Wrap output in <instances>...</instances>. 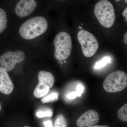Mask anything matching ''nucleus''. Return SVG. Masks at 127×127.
Here are the masks:
<instances>
[{"label":"nucleus","instance_id":"nucleus-13","mask_svg":"<svg viewBox=\"0 0 127 127\" xmlns=\"http://www.w3.org/2000/svg\"><path fill=\"white\" fill-rule=\"evenodd\" d=\"M119 119L124 122L127 121V104L126 103L119 109L117 113Z\"/></svg>","mask_w":127,"mask_h":127},{"label":"nucleus","instance_id":"nucleus-8","mask_svg":"<svg viewBox=\"0 0 127 127\" xmlns=\"http://www.w3.org/2000/svg\"><path fill=\"white\" fill-rule=\"evenodd\" d=\"M100 117L97 112L91 109L87 111L82 115L76 122L78 127H86L93 126L99 122Z\"/></svg>","mask_w":127,"mask_h":127},{"label":"nucleus","instance_id":"nucleus-20","mask_svg":"<svg viewBox=\"0 0 127 127\" xmlns=\"http://www.w3.org/2000/svg\"><path fill=\"white\" fill-rule=\"evenodd\" d=\"M127 33L126 32L125 33V35H124V43L125 44H127Z\"/></svg>","mask_w":127,"mask_h":127},{"label":"nucleus","instance_id":"nucleus-16","mask_svg":"<svg viewBox=\"0 0 127 127\" xmlns=\"http://www.w3.org/2000/svg\"><path fill=\"white\" fill-rule=\"evenodd\" d=\"M53 111L50 109H48L45 111H40L37 112L36 116L39 118H42L46 117H51L53 116Z\"/></svg>","mask_w":127,"mask_h":127},{"label":"nucleus","instance_id":"nucleus-28","mask_svg":"<svg viewBox=\"0 0 127 127\" xmlns=\"http://www.w3.org/2000/svg\"><path fill=\"white\" fill-rule=\"evenodd\" d=\"M64 62L66 63V61H65V62Z\"/></svg>","mask_w":127,"mask_h":127},{"label":"nucleus","instance_id":"nucleus-10","mask_svg":"<svg viewBox=\"0 0 127 127\" xmlns=\"http://www.w3.org/2000/svg\"><path fill=\"white\" fill-rule=\"evenodd\" d=\"M14 89V84L9 74L0 67V92L5 95H9L12 92Z\"/></svg>","mask_w":127,"mask_h":127},{"label":"nucleus","instance_id":"nucleus-6","mask_svg":"<svg viewBox=\"0 0 127 127\" xmlns=\"http://www.w3.org/2000/svg\"><path fill=\"white\" fill-rule=\"evenodd\" d=\"M38 78L39 82L34 89V95L37 98H40L50 92L55 84V79L51 73L44 71H39Z\"/></svg>","mask_w":127,"mask_h":127},{"label":"nucleus","instance_id":"nucleus-21","mask_svg":"<svg viewBox=\"0 0 127 127\" xmlns=\"http://www.w3.org/2000/svg\"><path fill=\"white\" fill-rule=\"evenodd\" d=\"M87 127H109L106 125H93Z\"/></svg>","mask_w":127,"mask_h":127},{"label":"nucleus","instance_id":"nucleus-18","mask_svg":"<svg viewBox=\"0 0 127 127\" xmlns=\"http://www.w3.org/2000/svg\"><path fill=\"white\" fill-rule=\"evenodd\" d=\"M77 96V95L75 92H72L68 94L67 96V98L72 99H74L76 98Z\"/></svg>","mask_w":127,"mask_h":127},{"label":"nucleus","instance_id":"nucleus-26","mask_svg":"<svg viewBox=\"0 0 127 127\" xmlns=\"http://www.w3.org/2000/svg\"><path fill=\"white\" fill-rule=\"evenodd\" d=\"M29 127V126H25V127Z\"/></svg>","mask_w":127,"mask_h":127},{"label":"nucleus","instance_id":"nucleus-15","mask_svg":"<svg viewBox=\"0 0 127 127\" xmlns=\"http://www.w3.org/2000/svg\"><path fill=\"white\" fill-rule=\"evenodd\" d=\"M111 58L108 57H106L103 58L102 60L96 63L95 67V69L102 68L111 61Z\"/></svg>","mask_w":127,"mask_h":127},{"label":"nucleus","instance_id":"nucleus-24","mask_svg":"<svg viewBox=\"0 0 127 127\" xmlns=\"http://www.w3.org/2000/svg\"><path fill=\"white\" fill-rule=\"evenodd\" d=\"M1 105L0 103V111H1Z\"/></svg>","mask_w":127,"mask_h":127},{"label":"nucleus","instance_id":"nucleus-12","mask_svg":"<svg viewBox=\"0 0 127 127\" xmlns=\"http://www.w3.org/2000/svg\"><path fill=\"white\" fill-rule=\"evenodd\" d=\"M59 94L58 92H53L42 98L41 101L43 103H48L58 100L59 98Z\"/></svg>","mask_w":127,"mask_h":127},{"label":"nucleus","instance_id":"nucleus-2","mask_svg":"<svg viewBox=\"0 0 127 127\" xmlns=\"http://www.w3.org/2000/svg\"><path fill=\"white\" fill-rule=\"evenodd\" d=\"M94 13L100 24L109 28L112 26L115 20L114 8L110 1L101 0L96 4Z\"/></svg>","mask_w":127,"mask_h":127},{"label":"nucleus","instance_id":"nucleus-27","mask_svg":"<svg viewBox=\"0 0 127 127\" xmlns=\"http://www.w3.org/2000/svg\"><path fill=\"white\" fill-rule=\"evenodd\" d=\"M125 1H126V2H127V0H126H126H125Z\"/></svg>","mask_w":127,"mask_h":127},{"label":"nucleus","instance_id":"nucleus-4","mask_svg":"<svg viewBox=\"0 0 127 127\" xmlns=\"http://www.w3.org/2000/svg\"><path fill=\"white\" fill-rule=\"evenodd\" d=\"M127 86V74L120 70L112 73L105 78L103 83L104 90L111 93L123 91Z\"/></svg>","mask_w":127,"mask_h":127},{"label":"nucleus","instance_id":"nucleus-17","mask_svg":"<svg viewBox=\"0 0 127 127\" xmlns=\"http://www.w3.org/2000/svg\"><path fill=\"white\" fill-rule=\"evenodd\" d=\"M76 90L75 91L76 94L77 95V96L80 97L82 95L84 90V87L81 84H78L76 87Z\"/></svg>","mask_w":127,"mask_h":127},{"label":"nucleus","instance_id":"nucleus-19","mask_svg":"<svg viewBox=\"0 0 127 127\" xmlns=\"http://www.w3.org/2000/svg\"><path fill=\"white\" fill-rule=\"evenodd\" d=\"M43 124L45 127H53L52 122L51 120H47L44 122Z\"/></svg>","mask_w":127,"mask_h":127},{"label":"nucleus","instance_id":"nucleus-5","mask_svg":"<svg viewBox=\"0 0 127 127\" xmlns=\"http://www.w3.org/2000/svg\"><path fill=\"white\" fill-rule=\"evenodd\" d=\"M78 41L85 56L91 57L95 55L98 48V43L95 36L86 30L79 31L77 34Z\"/></svg>","mask_w":127,"mask_h":127},{"label":"nucleus","instance_id":"nucleus-23","mask_svg":"<svg viewBox=\"0 0 127 127\" xmlns=\"http://www.w3.org/2000/svg\"><path fill=\"white\" fill-rule=\"evenodd\" d=\"M78 29L81 31V30H82V27L79 26V27H78Z\"/></svg>","mask_w":127,"mask_h":127},{"label":"nucleus","instance_id":"nucleus-1","mask_svg":"<svg viewBox=\"0 0 127 127\" xmlns=\"http://www.w3.org/2000/svg\"><path fill=\"white\" fill-rule=\"evenodd\" d=\"M47 28L45 18L41 16L35 17L25 22L20 28L19 32L23 39L31 40L43 34Z\"/></svg>","mask_w":127,"mask_h":127},{"label":"nucleus","instance_id":"nucleus-14","mask_svg":"<svg viewBox=\"0 0 127 127\" xmlns=\"http://www.w3.org/2000/svg\"><path fill=\"white\" fill-rule=\"evenodd\" d=\"M55 127H67L66 120L63 115L59 114L55 120Z\"/></svg>","mask_w":127,"mask_h":127},{"label":"nucleus","instance_id":"nucleus-11","mask_svg":"<svg viewBox=\"0 0 127 127\" xmlns=\"http://www.w3.org/2000/svg\"><path fill=\"white\" fill-rule=\"evenodd\" d=\"M7 25L6 12L4 10L0 8V33L6 29Z\"/></svg>","mask_w":127,"mask_h":127},{"label":"nucleus","instance_id":"nucleus-7","mask_svg":"<svg viewBox=\"0 0 127 127\" xmlns=\"http://www.w3.org/2000/svg\"><path fill=\"white\" fill-rule=\"evenodd\" d=\"M25 58V53L22 51L7 52L0 57V65L6 71H9L14 68L16 64L23 61Z\"/></svg>","mask_w":127,"mask_h":127},{"label":"nucleus","instance_id":"nucleus-22","mask_svg":"<svg viewBox=\"0 0 127 127\" xmlns=\"http://www.w3.org/2000/svg\"><path fill=\"white\" fill-rule=\"evenodd\" d=\"M127 8L125 9L123 13V15L124 17H126V21H127Z\"/></svg>","mask_w":127,"mask_h":127},{"label":"nucleus","instance_id":"nucleus-3","mask_svg":"<svg viewBox=\"0 0 127 127\" xmlns=\"http://www.w3.org/2000/svg\"><path fill=\"white\" fill-rule=\"evenodd\" d=\"M55 47V56L59 61L67 59L70 56L72 48L70 35L65 32H62L55 37L54 40Z\"/></svg>","mask_w":127,"mask_h":127},{"label":"nucleus","instance_id":"nucleus-9","mask_svg":"<svg viewBox=\"0 0 127 127\" xmlns=\"http://www.w3.org/2000/svg\"><path fill=\"white\" fill-rule=\"evenodd\" d=\"M37 6V2L34 0H22L16 6L15 11L19 16L25 17L32 13Z\"/></svg>","mask_w":127,"mask_h":127},{"label":"nucleus","instance_id":"nucleus-25","mask_svg":"<svg viewBox=\"0 0 127 127\" xmlns=\"http://www.w3.org/2000/svg\"><path fill=\"white\" fill-rule=\"evenodd\" d=\"M115 1H117V2H118V1H120V0H115Z\"/></svg>","mask_w":127,"mask_h":127}]
</instances>
